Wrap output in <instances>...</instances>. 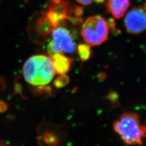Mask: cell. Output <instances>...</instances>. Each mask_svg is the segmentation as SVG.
<instances>
[{
    "instance_id": "4",
    "label": "cell",
    "mask_w": 146,
    "mask_h": 146,
    "mask_svg": "<svg viewBox=\"0 0 146 146\" xmlns=\"http://www.w3.org/2000/svg\"><path fill=\"white\" fill-rule=\"evenodd\" d=\"M109 24L103 17L89 16L85 20L81 30L84 41L90 46H99L107 41Z\"/></svg>"
},
{
    "instance_id": "1",
    "label": "cell",
    "mask_w": 146,
    "mask_h": 146,
    "mask_svg": "<svg viewBox=\"0 0 146 146\" xmlns=\"http://www.w3.org/2000/svg\"><path fill=\"white\" fill-rule=\"evenodd\" d=\"M52 58L43 55L29 58L23 68L24 78L33 86H43L49 84L55 75Z\"/></svg>"
},
{
    "instance_id": "13",
    "label": "cell",
    "mask_w": 146,
    "mask_h": 146,
    "mask_svg": "<svg viewBox=\"0 0 146 146\" xmlns=\"http://www.w3.org/2000/svg\"><path fill=\"white\" fill-rule=\"evenodd\" d=\"M143 5V7H144V8H145V10L146 11V0H145V3H144V4Z\"/></svg>"
},
{
    "instance_id": "11",
    "label": "cell",
    "mask_w": 146,
    "mask_h": 146,
    "mask_svg": "<svg viewBox=\"0 0 146 146\" xmlns=\"http://www.w3.org/2000/svg\"><path fill=\"white\" fill-rule=\"evenodd\" d=\"M69 81V79L66 75H60V76L54 80V84L57 88H62L66 86Z\"/></svg>"
},
{
    "instance_id": "8",
    "label": "cell",
    "mask_w": 146,
    "mask_h": 146,
    "mask_svg": "<svg viewBox=\"0 0 146 146\" xmlns=\"http://www.w3.org/2000/svg\"><path fill=\"white\" fill-rule=\"evenodd\" d=\"M51 55L55 73L59 75H66L69 71L72 60L63 55V53H55Z\"/></svg>"
},
{
    "instance_id": "12",
    "label": "cell",
    "mask_w": 146,
    "mask_h": 146,
    "mask_svg": "<svg viewBox=\"0 0 146 146\" xmlns=\"http://www.w3.org/2000/svg\"><path fill=\"white\" fill-rule=\"evenodd\" d=\"M77 3L83 5H88L92 3L94 0H75Z\"/></svg>"
},
{
    "instance_id": "10",
    "label": "cell",
    "mask_w": 146,
    "mask_h": 146,
    "mask_svg": "<svg viewBox=\"0 0 146 146\" xmlns=\"http://www.w3.org/2000/svg\"><path fill=\"white\" fill-rule=\"evenodd\" d=\"M42 140L46 144L50 145H56L58 142V138L56 135L50 131H47L43 134Z\"/></svg>"
},
{
    "instance_id": "9",
    "label": "cell",
    "mask_w": 146,
    "mask_h": 146,
    "mask_svg": "<svg viewBox=\"0 0 146 146\" xmlns=\"http://www.w3.org/2000/svg\"><path fill=\"white\" fill-rule=\"evenodd\" d=\"M90 46L88 44H81L78 47V56L82 61L88 60L91 55Z\"/></svg>"
},
{
    "instance_id": "3",
    "label": "cell",
    "mask_w": 146,
    "mask_h": 146,
    "mask_svg": "<svg viewBox=\"0 0 146 146\" xmlns=\"http://www.w3.org/2000/svg\"><path fill=\"white\" fill-rule=\"evenodd\" d=\"M114 131L128 145H140L146 137V125L140 123L135 113H123L113 125Z\"/></svg>"
},
{
    "instance_id": "2",
    "label": "cell",
    "mask_w": 146,
    "mask_h": 146,
    "mask_svg": "<svg viewBox=\"0 0 146 146\" xmlns=\"http://www.w3.org/2000/svg\"><path fill=\"white\" fill-rule=\"evenodd\" d=\"M83 9L67 0H48L47 9L43 14L55 28L70 23L78 25L82 22Z\"/></svg>"
},
{
    "instance_id": "6",
    "label": "cell",
    "mask_w": 146,
    "mask_h": 146,
    "mask_svg": "<svg viewBox=\"0 0 146 146\" xmlns=\"http://www.w3.org/2000/svg\"><path fill=\"white\" fill-rule=\"evenodd\" d=\"M124 25L127 31L139 34L146 31V11L143 5L133 8L125 15Z\"/></svg>"
},
{
    "instance_id": "7",
    "label": "cell",
    "mask_w": 146,
    "mask_h": 146,
    "mask_svg": "<svg viewBox=\"0 0 146 146\" xmlns=\"http://www.w3.org/2000/svg\"><path fill=\"white\" fill-rule=\"evenodd\" d=\"M130 0H107L108 11L115 19H119L125 15L130 5Z\"/></svg>"
},
{
    "instance_id": "14",
    "label": "cell",
    "mask_w": 146,
    "mask_h": 146,
    "mask_svg": "<svg viewBox=\"0 0 146 146\" xmlns=\"http://www.w3.org/2000/svg\"></svg>"
},
{
    "instance_id": "5",
    "label": "cell",
    "mask_w": 146,
    "mask_h": 146,
    "mask_svg": "<svg viewBox=\"0 0 146 146\" xmlns=\"http://www.w3.org/2000/svg\"><path fill=\"white\" fill-rule=\"evenodd\" d=\"M52 40L47 45L50 55L55 53H73L76 49L73 34L67 27L60 25L54 28L51 33Z\"/></svg>"
}]
</instances>
